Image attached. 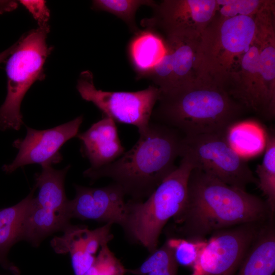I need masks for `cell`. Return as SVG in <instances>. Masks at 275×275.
<instances>
[{
    "label": "cell",
    "instance_id": "16",
    "mask_svg": "<svg viewBox=\"0 0 275 275\" xmlns=\"http://www.w3.org/2000/svg\"><path fill=\"white\" fill-rule=\"evenodd\" d=\"M230 74L225 89L248 112L266 120L259 70V50L253 41Z\"/></svg>",
    "mask_w": 275,
    "mask_h": 275
},
{
    "label": "cell",
    "instance_id": "21",
    "mask_svg": "<svg viewBox=\"0 0 275 275\" xmlns=\"http://www.w3.org/2000/svg\"><path fill=\"white\" fill-rule=\"evenodd\" d=\"M275 270V237L260 233L247 252L236 275H272Z\"/></svg>",
    "mask_w": 275,
    "mask_h": 275
},
{
    "label": "cell",
    "instance_id": "23",
    "mask_svg": "<svg viewBox=\"0 0 275 275\" xmlns=\"http://www.w3.org/2000/svg\"><path fill=\"white\" fill-rule=\"evenodd\" d=\"M264 154L262 162L257 165L258 187L266 197L271 213L275 211V135L272 130L266 131Z\"/></svg>",
    "mask_w": 275,
    "mask_h": 275
},
{
    "label": "cell",
    "instance_id": "11",
    "mask_svg": "<svg viewBox=\"0 0 275 275\" xmlns=\"http://www.w3.org/2000/svg\"><path fill=\"white\" fill-rule=\"evenodd\" d=\"M153 13L143 19L146 29L160 30L166 36L198 39L214 17L216 0H163L151 8Z\"/></svg>",
    "mask_w": 275,
    "mask_h": 275
},
{
    "label": "cell",
    "instance_id": "26",
    "mask_svg": "<svg viewBox=\"0 0 275 275\" xmlns=\"http://www.w3.org/2000/svg\"><path fill=\"white\" fill-rule=\"evenodd\" d=\"M167 242L173 249L178 264L193 268L207 244L205 239H188L181 237H172Z\"/></svg>",
    "mask_w": 275,
    "mask_h": 275
},
{
    "label": "cell",
    "instance_id": "5",
    "mask_svg": "<svg viewBox=\"0 0 275 275\" xmlns=\"http://www.w3.org/2000/svg\"><path fill=\"white\" fill-rule=\"evenodd\" d=\"M255 30L250 17L224 19L215 15L198 41L197 78L225 89L234 65L252 44Z\"/></svg>",
    "mask_w": 275,
    "mask_h": 275
},
{
    "label": "cell",
    "instance_id": "20",
    "mask_svg": "<svg viewBox=\"0 0 275 275\" xmlns=\"http://www.w3.org/2000/svg\"><path fill=\"white\" fill-rule=\"evenodd\" d=\"M198 39L166 36L164 40L173 53V87L170 91L196 79L195 60Z\"/></svg>",
    "mask_w": 275,
    "mask_h": 275
},
{
    "label": "cell",
    "instance_id": "18",
    "mask_svg": "<svg viewBox=\"0 0 275 275\" xmlns=\"http://www.w3.org/2000/svg\"><path fill=\"white\" fill-rule=\"evenodd\" d=\"M35 186L30 194L16 204L0 209V265L14 275H19V269L8 259L11 247L20 241L22 228L27 213L34 198Z\"/></svg>",
    "mask_w": 275,
    "mask_h": 275
},
{
    "label": "cell",
    "instance_id": "22",
    "mask_svg": "<svg viewBox=\"0 0 275 275\" xmlns=\"http://www.w3.org/2000/svg\"><path fill=\"white\" fill-rule=\"evenodd\" d=\"M226 137L230 146L243 158L258 154L265 146L266 131L253 121L237 122L228 129Z\"/></svg>",
    "mask_w": 275,
    "mask_h": 275
},
{
    "label": "cell",
    "instance_id": "2",
    "mask_svg": "<svg viewBox=\"0 0 275 275\" xmlns=\"http://www.w3.org/2000/svg\"><path fill=\"white\" fill-rule=\"evenodd\" d=\"M183 136L176 129L151 120L134 145L113 162L95 171L85 170L91 180L108 178L131 199L148 198L176 168Z\"/></svg>",
    "mask_w": 275,
    "mask_h": 275
},
{
    "label": "cell",
    "instance_id": "3",
    "mask_svg": "<svg viewBox=\"0 0 275 275\" xmlns=\"http://www.w3.org/2000/svg\"><path fill=\"white\" fill-rule=\"evenodd\" d=\"M151 119L177 130L183 136L226 133L247 110L224 88L198 78L160 93Z\"/></svg>",
    "mask_w": 275,
    "mask_h": 275
},
{
    "label": "cell",
    "instance_id": "24",
    "mask_svg": "<svg viewBox=\"0 0 275 275\" xmlns=\"http://www.w3.org/2000/svg\"><path fill=\"white\" fill-rule=\"evenodd\" d=\"M178 266L173 250L166 241L151 253L140 266L126 269V272L133 275H177Z\"/></svg>",
    "mask_w": 275,
    "mask_h": 275
},
{
    "label": "cell",
    "instance_id": "29",
    "mask_svg": "<svg viewBox=\"0 0 275 275\" xmlns=\"http://www.w3.org/2000/svg\"><path fill=\"white\" fill-rule=\"evenodd\" d=\"M20 3L38 21L39 26L48 25L49 11L44 1H20Z\"/></svg>",
    "mask_w": 275,
    "mask_h": 275
},
{
    "label": "cell",
    "instance_id": "25",
    "mask_svg": "<svg viewBox=\"0 0 275 275\" xmlns=\"http://www.w3.org/2000/svg\"><path fill=\"white\" fill-rule=\"evenodd\" d=\"M155 4L151 0H95L92 6L94 10L107 12L120 18L135 34L140 31L135 22L136 12L142 6L152 8Z\"/></svg>",
    "mask_w": 275,
    "mask_h": 275
},
{
    "label": "cell",
    "instance_id": "9",
    "mask_svg": "<svg viewBox=\"0 0 275 275\" xmlns=\"http://www.w3.org/2000/svg\"><path fill=\"white\" fill-rule=\"evenodd\" d=\"M39 189L34 197L22 226L20 240L38 246L47 237L64 231L71 224L64 178L47 173L35 180Z\"/></svg>",
    "mask_w": 275,
    "mask_h": 275
},
{
    "label": "cell",
    "instance_id": "15",
    "mask_svg": "<svg viewBox=\"0 0 275 275\" xmlns=\"http://www.w3.org/2000/svg\"><path fill=\"white\" fill-rule=\"evenodd\" d=\"M113 224L89 230L87 227L70 225L60 237H54L50 242L54 251L70 255L75 275H83L95 261L96 254L100 248L111 241Z\"/></svg>",
    "mask_w": 275,
    "mask_h": 275
},
{
    "label": "cell",
    "instance_id": "6",
    "mask_svg": "<svg viewBox=\"0 0 275 275\" xmlns=\"http://www.w3.org/2000/svg\"><path fill=\"white\" fill-rule=\"evenodd\" d=\"M48 25L39 26L23 35L7 61V94L0 107V129L19 130L23 124L22 99L31 86L43 80V66L52 47L46 39Z\"/></svg>",
    "mask_w": 275,
    "mask_h": 275
},
{
    "label": "cell",
    "instance_id": "8",
    "mask_svg": "<svg viewBox=\"0 0 275 275\" xmlns=\"http://www.w3.org/2000/svg\"><path fill=\"white\" fill-rule=\"evenodd\" d=\"M76 88L83 99L92 102L105 117L115 122L135 126L139 134L148 128L153 110L160 96L159 89L154 85L135 92L98 90L90 71L80 73Z\"/></svg>",
    "mask_w": 275,
    "mask_h": 275
},
{
    "label": "cell",
    "instance_id": "10",
    "mask_svg": "<svg viewBox=\"0 0 275 275\" xmlns=\"http://www.w3.org/2000/svg\"><path fill=\"white\" fill-rule=\"evenodd\" d=\"M264 224H243L211 234L191 275H236Z\"/></svg>",
    "mask_w": 275,
    "mask_h": 275
},
{
    "label": "cell",
    "instance_id": "7",
    "mask_svg": "<svg viewBox=\"0 0 275 275\" xmlns=\"http://www.w3.org/2000/svg\"><path fill=\"white\" fill-rule=\"evenodd\" d=\"M226 133L183 136L181 155L187 154L195 168L230 186L245 190L248 185L258 186L257 178L244 158L230 146Z\"/></svg>",
    "mask_w": 275,
    "mask_h": 275
},
{
    "label": "cell",
    "instance_id": "14",
    "mask_svg": "<svg viewBox=\"0 0 275 275\" xmlns=\"http://www.w3.org/2000/svg\"><path fill=\"white\" fill-rule=\"evenodd\" d=\"M253 39L259 50V70L267 121L275 118V1L265 0L254 18Z\"/></svg>",
    "mask_w": 275,
    "mask_h": 275
},
{
    "label": "cell",
    "instance_id": "12",
    "mask_svg": "<svg viewBox=\"0 0 275 275\" xmlns=\"http://www.w3.org/2000/svg\"><path fill=\"white\" fill-rule=\"evenodd\" d=\"M82 121L83 117L80 116L63 124L42 130L26 126L25 138L13 143V146L18 150L17 155L11 163L3 167V171L11 173L18 168L30 164L42 166L60 162L61 147L76 136Z\"/></svg>",
    "mask_w": 275,
    "mask_h": 275
},
{
    "label": "cell",
    "instance_id": "28",
    "mask_svg": "<svg viewBox=\"0 0 275 275\" xmlns=\"http://www.w3.org/2000/svg\"><path fill=\"white\" fill-rule=\"evenodd\" d=\"M126 269L110 250L108 244L99 250L91 266L83 275H126Z\"/></svg>",
    "mask_w": 275,
    "mask_h": 275
},
{
    "label": "cell",
    "instance_id": "13",
    "mask_svg": "<svg viewBox=\"0 0 275 275\" xmlns=\"http://www.w3.org/2000/svg\"><path fill=\"white\" fill-rule=\"evenodd\" d=\"M75 196L68 203L71 218L92 220L124 225L126 215V196L123 189L113 182L100 187L75 185Z\"/></svg>",
    "mask_w": 275,
    "mask_h": 275
},
{
    "label": "cell",
    "instance_id": "17",
    "mask_svg": "<svg viewBox=\"0 0 275 275\" xmlns=\"http://www.w3.org/2000/svg\"><path fill=\"white\" fill-rule=\"evenodd\" d=\"M76 137L80 141L81 154L90 162L88 171L105 167L124 153L116 122L108 117L105 116L86 131L78 133Z\"/></svg>",
    "mask_w": 275,
    "mask_h": 275
},
{
    "label": "cell",
    "instance_id": "1",
    "mask_svg": "<svg viewBox=\"0 0 275 275\" xmlns=\"http://www.w3.org/2000/svg\"><path fill=\"white\" fill-rule=\"evenodd\" d=\"M266 200L194 168L182 210L173 219L181 238L205 239L224 229L273 219Z\"/></svg>",
    "mask_w": 275,
    "mask_h": 275
},
{
    "label": "cell",
    "instance_id": "4",
    "mask_svg": "<svg viewBox=\"0 0 275 275\" xmlns=\"http://www.w3.org/2000/svg\"><path fill=\"white\" fill-rule=\"evenodd\" d=\"M195 168L184 154L179 165L156 187L145 201L126 202V215L122 228L128 237L150 253L157 248L162 229L184 207L189 175Z\"/></svg>",
    "mask_w": 275,
    "mask_h": 275
},
{
    "label": "cell",
    "instance_id": "27",
    "mask_svg": "<svg viewBox=\"0 0 275 275\" xmlns=\"http://www.w3.org/2000/svg\"><path fill=\"white\" fill-rule=\"evenodd\" d=\"M265 0H216L215 15L222 19L238 16L254 18Z\"/></svg>",
    "mask_w": 275,
    "mask_h": 275
},
{
    "label": "cell",
    "instance_id": "19",
    "mask_svg": "<svg viewBox=\"0 0 275 275\" xmlns=\"http://www.w3.org/2000/svg\"><path fill=\"white\" fill-rule=\"evenodd\" d=\"M166 51L164 39L155 30L146 29L135 34L129 44L128 53L136 78H145Z\"/></svg>",
    "mask_w": 275,
    "mask_h": 275
},
{
    "label": "cell",
    "instance_id": "30",
    "mask_svg": "<svg viewBox=\"0 0 275 275\" xmlns=\"http://www.w3.org/2000/svg\"><path fill=\"white\" fill-rule=\"evenodd\" d=\"M17 42L12 46L0 53V64L4 62L6 59L13 52L15 49Z\"/></svg>",
    "mask_w": 275,
    "mask_h": 275
}]
</instances>
